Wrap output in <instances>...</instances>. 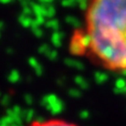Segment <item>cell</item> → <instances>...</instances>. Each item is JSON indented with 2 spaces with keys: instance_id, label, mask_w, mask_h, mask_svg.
Listing matches in <instances>:
<instances>
[{
  "instance_id": "obj_1",
  "label": "cell",
  "mask_w": 126,
  "mask_h": 126,
  "mask_svg": "<svg viewBox=\"0 0 126 126\" xmlns=\"http://www.w3.org/2000/svg\"><path fill=\"white\" fill-rule=\"evenodd\" d=\"M69 48L104 70L126 72V0H87Z\"/></svg>"
},
{
  "instance_id": "obj_2",
  "label": "cell",
  "mask_w": 126,
  "mask_h": 126,
  "mask_svg": "<svg viewBox=\"0 0 126 126\" xmlns=\"http://www.w3.org/2000/svg\"><path fill=\"white\" fill-rule=\"evenodd\" d=\"M27 126H79L75 123L70 121L63 120V118H44V120H35L29 123Z\"/></svg>"
}]
</instances>
